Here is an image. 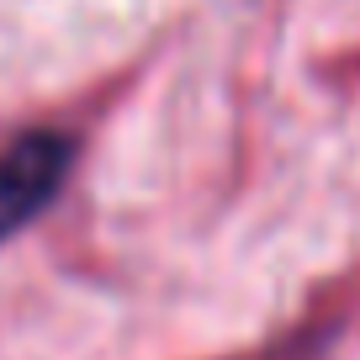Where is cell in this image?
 <instances>
[{
    "label": "cell",
    "instance_id": "cell-1",
    "mask_svg": "<svg viewBox=\"0 0 360 360\" xmlns=\"http://www.w3.org/2000/svg\"><path fill=\"white\" fill-rule=\"evenodd\" d=\"M75 169V138L69 133H22L0 148V244L16 238L58 191Z\"/></svg>",
    "mask_w": 360,
    "mask_h": 360
}]
</instances>
